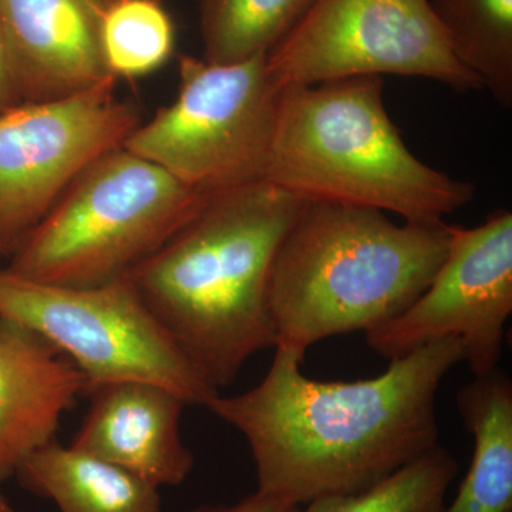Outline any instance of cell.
<instances>
[{
  "label": "cell",
  "instance_id": "obj_19",
  "mask_svg": "<svg viewBox=\"0 0 512 512\" xmlns=\"http://www.w3.org/2000/svg\"><path fill=\"white\" fill-rule=\"evenodd\" d=\"M457 473L456 458L437 444L369 490L318 498L302 512H444Z\"/></svg>",
  "mask_w": 512,
  "mask_h": 512
},
{
  "label": "cell",
  "instance_id": "obj_4",
  "mask_svg": "<svg viewBox=\"0 0 512 512\" xmlns=\"http://www.w3.org/2000/svg\"><path fill=\"white\" fill-rule=\"evenodd\" d=\"M383 77L281 87L265 181L305 201L439 224L476 188L414 156L387 114Z\"/></svg>",
  "mask_w": 512,
  "mask_h": 512
},
{
  "label": "cell",
  "instance_id": "obj_15",
  "mask_svg": "<svg viewBox=\"0 0 512 512\" xmlns=\"http://www.w3.org/2000/svg\"><path fill=\"white\" fill-rule=\"evenodd\" d=\"M15 477L60 512H164L154 485L57 440L32 454Z\"/></svg>",
  "mask_w": 512,
  "mask_h": 512
},
{
  "label": "cell",
  "instance_id": "obj_6",
  "mask_svg": "<svg viewBox=\"0 0 512 512\" xmlns=\"http://www.w3.org/2000/svg\"><path fill=\"white\" fill-rule=\"evenodd\" d=\"M177 99L124 147L207 195L265 181L281 87L266 55L214 64L178 56Z\"/></svg>",
  "mask_w": 512,
  "mask_h": 512
},
{
  "label": "cell",
  "instance_id": "obj_1",
  "mask_svg": "<svg viewBox=\"0 0 512 512\" xmlns=\"http://www.w3.org/2000/svg\"><path fill=\"white\" fill-rule=\"evenodd\" d=\"M275 350L255 387L205 407L248 441L258 490L301 507L369 490L437 446V393L466 357L460 339H441L372 379L319 382L301 353Z\"/></svg>",
  "mask_w": 512,
  "mask_h": 512
},
{
  "label": "cell",
  "instance_id": "obj_12",
  "mask_svg": "<svg viewBox=\"0 0 512 512\" xmlns=\"http://www.w3.org/2000/svg\"><path fill=\"white\" fill-rule=\"evenodd\" d=\"M90 407L70 446L128 471L156 488L180 485L194 468L181 439L180 394L150 382L100 384L86 393Z\"/></svg>",
  "mask_w": 512,
  "mask_h": 512
},
{
  "label": "cell",
  "instance_id": "obj_22",
  "mask_svg": "<svg viewBox=\"0 0 512 512\" xmlns=\"http://www.w3.org/2000/svg\"><path fill=\"white\" fill-rule=\"evenodd\" d=\"M0 512H19L10 505L8 498H6L2 493H0Z\"/></svg>",
  "mask_w": 512,
  "mask_h": 512
},
{
  "label": "cell",
  "instance_id": "obj_17",
  "mask_svg": "<svg viewBox=\"0 0 512 512\" xmlns=\"http://www.w3.org/2000/svg\"><path fill=\"white\" fill-rule=\"evenodd\" d=\"M315 0H201L200 23L208 63L244 62L272 49Z\"/></svg>",
  "mask_w": 512,
  "mask_h": 512
},
{
  "label": "cell",
  "instance_id": "obj_16",
  "mask_svg": "<svg viewBox=\"0 0 512 512\" xmlns=\"http://www.w3.org/2000/svg\"><path fill=\"white\" fill-rule=\"evenodd\" d=\"M454 55L500 106L512 104V0H430Z\"/></svg>",
  "mask_w": 512,
  "mask_h": 512
},
{
  "label": "cell",
  "instance_id": "obj_2",
  "mask_svg": "<svg viewBox=\"0 0 512 512\" xmlns=\"http://www.w3.org/2000/svg\"><path fill=\"white\" fill-rule=\"evenodd\" d=\"M305 200L269 181L210 195L127 275L201 376L220 392L275 348L268 284Z\"/></svg>",
  "mask_w": 512,
  "mask_h": 512
},
{
  "label": "cell",
  "instance_id": "obj_10",
  "mask_svg": "<svg viewBox=\"0 0 512 512\" xmlns=\"http://www.w3.org/2000/svg\"><path fill=\"white\" fill-rule=\"evenodd\" d=\"M447 254L402 313L366 332L367 345L387 360L437 340L457 338L474 376L494 372L512 313V214L497 211L474 228L448 225Z\"/></svg>",
  "mask_w": 512,
  "mask_h": 512
},
{
  "label": "cell",
  "instance_id": "obj_18",
  "mask_svg": "<svg viewBox=\"0 0 512 512\" xmlns=\"http://www.w3.org/2000/svg\"><path fill=\"white\" fill-rule=\"evenodd\" d=\"M101 45L114 79L156 73L175 50V26L163 0H114L104 15Z\"/></svg>",
  "mask_w": 512,
  "mask_h": 512
},
{
  "label": "cell",
  "instance_id": "obj_8",
  "mask_svg": "<svg viewBox=\"0 0 512 512\" xmlns=\"http://www.w3.org/2000/svg\"><path fill=\"white\" fill-rule=\"evenodd\" d=\"M278 87L349 77H423L458 93L483 83L454 55L430 0H315L266 55Z\"/></svg>",
  "mask_w": 512,
  "mask_h": 512
},
{
  "label": "cell",
  "instance_id": "obj_20",
  "mask_svg": "<svg viewBox=\"0 0 512 512\" xmlns=\"http://www.w3.org/2000/svg\"><path fill=\"white\" fill-rule=\"evenodd\" d=\"M191 512H302L301 505L289 503L274 494L256 490L234 505H201Z\"/></svg>",
  "mask_w": 512,
  "mask_h": 512
},
{
  "label": "cell",
  "instance_id": "obj_11",
  "mask_svg": "<svg viewBox=\"0 0 512 512\" xmlns=\"http://www.w3.org/2000/svg\"><path fill=\"white\" fill-rule=\"evenodd\" d=\"M114 0H0V33L19 103L63 99L111 74L101 45Z\"/></svg>",
  "mask_w": 512,
  "mask_h": 512
},
{
  "label": "cell",
  "instance_id": "obj_9",
  "mask_svg": "<svg viewBox=\"0 0 512 512\" xmlns=\"http://www.w3.org/2000/svg\"><path fill=\"white\" fill-rule=\"evenodd\" d=\"M110 77L63 99L0 113V256H10L94 161L124 147L141 124Z\"/></svg>",
  "mask_w": 512,
  "mask_h": 512
},
{
  "label": "cell",
  "instance_id": "obj_13",
  "mask_svg": "<svg viewBox=\"0 0 512 512\" xmlns=\"http://www.w3.org/2000/svg\"><path fill=\"white\" fill-rule=\"evenodd\" d=\"M86 389L82 373L55 346L0 316V484L56 441L64 413Z\"/></svg>",
  "mask_w": 512,
  "mask_h": 512
},
{
  "label": "cell",
  "instance_id": "obj_14",
  "mask_svg": "<svg viewBox=\"0 0 512 512\" xmlns=\"http://www.w3.org/2000/svg\"><path fill=\"white\" fill-rule=\"evenodd\" d=\"M457 409L474 437L473 460L444 512H512V383L501 370L474 376L457 393Z\"/></svg>",
  "mask_w": 512,
  "mask_h": 512
},
{
  "label": "cell",
  "instance_id": "obj_21",
  "mask_svg": "<svg viewBox=\"0 0 512 512\" xmlns=\"http://www.w3.org/2000/svg\"><path fill=\"white\" fill-rule=\"evenodd\" d=\"M19 104L12 80H10L8 64H6L5 50H3L2 33H0V113Z\"/></svg>",
  "mask_w": 512,
  "mask_h": 512
},
{
  "label": "cell",
  "instance_id": "obj_7",
  "mask_svg": "<svg viewBox=\"0 0 512 512\" xmlns=\"http://www.w3.org/2000/svg\"><path fill=\"white\" fill-rule=\"evenodd\" d=\"M0 316L42 336L100 384L150 382L207 406L220 394L178 348L128 278L97 286L40 284L0 269Z\"/></svg>",
  "mask_w": 512,
  "mask_h": 512
},
{
  "label": "cell",
  "instance_id": "obj_5",
  "mask_svg": "<svg viewBox=\"0 0 512 512\" xmlns=\"http://www.w3.org/2000/svg\"><path fill=\"white\" fill-rule=\"evenodd\" d=\"M210 195L126 147L86 168L9 256L13 274L60 286L126 278Z\"/></svg>",
  "mask_w": 512,
  "mask_h": 512
},
{
  "label": "cell",
  "instance_id": "obj_3",
  "mask_svg": "<svg viewBox=\"0 0 512 512\" xmlns=\"http://www.w3.org/2000/svg\"><path fill=\"white\" fill-rule=\"evenodd\" d=\"M450 244L446 222L396 224L382 211L306 201L268 284L275 348L315 343L402 315L426 291Z\"/></svg>",
  "mask_w": 512,
  "mask_h": 512
}]
</instances>
